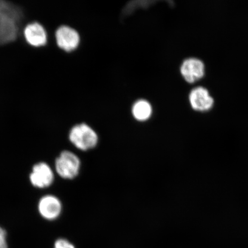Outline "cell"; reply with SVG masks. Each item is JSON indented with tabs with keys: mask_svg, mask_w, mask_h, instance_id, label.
Here are the masks:
<instances>
[{
	"mask_svg": "<svg viewBox=\"0 0 248 248\" xmlns=\"http://www.w3.org/2000/svg\"><path fill=\"white\" fill-rule=\"evenodd\" d=\"M80 160L71 152L64 151L55 161L56 170L62 178L72 179L78 175L80 169Z\"/></svg>",
	"mask_w": 248,
	"mask_h": 248,
	"instance_id": "cell-3",
	"label": "cell"
},
{
	"mask_svg": "<svg viewBox=\"0 0 248 248\" xmlns=\"http://www.w3.org/2000/svg\"><path fill=\"white\" fill-rule=\"evenodd\" d=\"M189 102L193 109L200 112H207L212 109L215 100L206 88L198 86L189 94Z\"/></svg>",
	"mask_w": 248,
	"mask_h": 248,
	"instance_id": "cell-6",
	"label": "cell"
},
{
	"mask_svg": "<svg viewBox=\"0 0 248 248\" xmlns=\"http://www.w3.org/2000/svg\"><path fill=\"white\" fill-rule=\"evenodd\" d=\"M55 36L58 47L67 53L76 50L80 45L79 34L72 27L61 26L56 30Z\"/></svg>",
	"mask_w": 248,
	"mask_h": 248,
	"instance_id": "cell-4",
	"label": "cell"
},
{
	"mask_svg": "<svg viewBox=\"0 0 248 248\" xmlns=\"http://www.w3.org/2000/svg\"><path fill=\"white\" fill-rule=\"evenodd\" d=\"M70 141L82 151H88L95 147L98 142L97 132L86 123L76 124L69 132Z\"/></svg>",
	"mask_w": 248,
	"mask_h": 248,
	"instance_id": "cell-2",
	"label": "cell"
},
{
	"mask_svg": "<svg viewBox=\"0 0 248 248\" xmlns=\"http://www.w3.org/2000/svg\"><path fill=\"white\" fill-rule=\"evenodd\" d=\"M23 36L28 44L35 48L42 47L48 42V33L45 28L36 21L26 25Z\"/></svg>",
	"mask_w": 248,
	"mask_h": 248,
	"instance_id": "cell-7",
	"label": "cell"
},
{
	"mask_svg": "<svg viewBox=\"0 0 248 248\" xmlns=\"http://www.w3.org/2000/svg\"><path fill=\"white\" fill-rule=\"evenodd\" d=\"M38 208L43 217L46 219L53 220L60 215L62 204L60 200L53 195H46L40 200Z\"/></svg>",
	"mask_w": 248,
	"mask_h": 248,
	"instance_id": "cell-9",
	"label": "cell"
},
{
	"mask_svg": "<svg viewBox=\"0 0 248 248\" xmlns=\"http://www.w3.org/2000/svg\"><path fill=\"white\" fill-rule=\"evenodd\" d=\"M7 232L4 229L0 227V248H8Z\"/></svg>",
	"mask_w": 248,
	"mask_h": 248,
	"instance_id": "cell-12",
	"label": "cell"
},
{
	"mask_svg": "<svg viewBox=\"0 0 248 248\" xmlns=\"http://www.w3.org/2000/svg\"><path fill=\"white\" fill-rule=\"evenodd\" d=\"M31 184L40 188L49 187L54 181V173L47 164L41 162L33 167L30 176Z\"/></svg>",
	"mask_w": 248,
	"mask_h": 248,
	"instance_id": "cell-8",
	"label": "cell"
},
{
	"mask_svg": "<svg viewBox=\"0 0 248 248\" xmlns=\"http://www.w3.org/2000/svg\"><path fill=\"white\" fill-rule=\"evenodd\" d=\"M28 24L21 0H0V46L16 41Z\"/></svg>",
	"mask_w": 248,
	"mask_h": 248,
	"instance_id": "cell-1",
	"label": "cell"
},
{
	"mask_svg": "<svg viewBox=\"0 0 248 248\" xmlns=\"http://www.w3.org/2000/svg\"><path fill=\"white\" fill-rule=\"evenodd\" d=\"M153 107L148 101L139 100L133 105L132 113L135 119L144 122L150 119L153 114Z\"/></svg>",
	"mask_w": 248,
	"mask_h": 248,
	"instance_id": "cell-10",
	"label": "cell"
},
{
	"mask_svg": "<svg viewBox=\"0 0 248 248\" xmlns=\"http://www.w3.org/2000/svg\"><path fill=\"white\" fill-rule=\"evenodd\" d=\"M54 248H75V247L69 241L61 238L55 242Z\"/></svg>",
	"mask_w": 248,
	"mask_h": 248,
	"instance_id": "cell-11",
	"label": "cell"
},
{
	"mask_svg": "<svg viewBox=\"0 0 248 248\" xmlns=\"http://www.w3.org/2000/svg\"><path fill=\"white\" fill-rule=\"evenodd\" d=\"M180 71L186 82L194 83L205 75V65L200 59L189 58L183 62Z\"/></svg>",
	"mask_w": 248,
	"mask_h": 248,
	"instance_id": "cell-5",
	"label": "cell"
}]
</instances>
